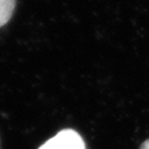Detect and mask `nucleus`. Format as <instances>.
Returning <instances> with one entry per match:
<instances>
[{"instance_id":"f257e3e1","label":"nucleus","mask_w":149,"mask_h":149,"mask_svg":"<svg viewBox=\"0 0 149 149\" xmlns=\"http://www.w3.org/2000/svg\"><path fill=\"white\" fill-rule=\"evenodd\" d=\"M38 149H86L83 138L74 130H62Z\"/></svg>"},{"instance_id":"7ed1b4c3","label":"nucleus","mask_w":149,"mask_h":149,"mask_svg":"<svg viewBox=\"0 0 149 149\" xmlns=\"http://www.w3.org/2000/svg\"><path fill=\"white\" fill-rule=\"evenodd\" d=\"M140 149H149V139L146 140V141H145V142L143 143L142 145H141Z\"/></svg>"},{"instance_id":"f03ea898","label":"nucleus","mask_w":149,"mask_h":149,"mask_svg":"<svg viewBox=\"0 0 149 149\" xmlns=\"http://www.w3.org/2000/svg\"><path fill=\"white\" fill-rule=\"evenodd\" d=\"M16 7V0H0V27L10 20Z\"/></svg>"}]
</instances>
